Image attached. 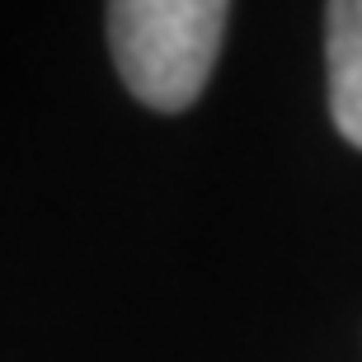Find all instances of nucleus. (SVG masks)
<instances>
[{"label":"nucleus","instance_id":"obj_2","mask_svg":"<svg viewBox=\"0 0 362 362\" xmlns=\"http://www.w3.org/2000/svg\"><path fill=\"white\" fill-rule=\"evenodd\" d=\"M325 62L334 127L362 146V0H334L325 10Z\"/></svg>","mask_w":362,"mask_h":362},{"label":"nucleus","instance_id":"obj_1","mask_svg":"<svg viewBox=\"0 0 362 362\" xmlns=\"http://www.w3.org/2000/svg\"><path fill=\"white\" fill-rule=\"evenodd\" d=\"M230 5L221 0H118L108 5V47L122 85L146 108L179 113L202 94Z\"/></svg>","mask_w":362,"mask_h":362}]
</instances>
